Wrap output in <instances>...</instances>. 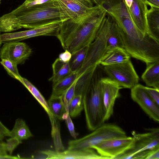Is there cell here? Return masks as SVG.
Returning <instances> with one entry per match:
<instances>
[{"mask_svg": "<svg viewBox=\"0 0 159 159\" xmlns=\"http://www.w3.org/2000/svg\"><path fill=\"white\" fill-rule=\"evenodd\" d=\"M133 141L130 147L115 159H132L141 152L159 147V129H151L150 132L143 134L132 132Z\"/></svg>", "mask_w": 159, "mask_h": 159, "instance_id": "52a82bcc", "label": "cell"}, {"mask_svg": "<svg viewBox=\"0 0 159 159\" xmlns=\"http://www.w3.org/2000/svg\"><path fill=\"white\" fill-rule=\"evenodd\" d=\"M19 156H12L7 154L0 155V159H20Z\"/></svg>", "mask_w": 159, "mask_h": 159, "instance_id": "8d00e7d4", "label": "cell"}, {"mask_svg": "<svg viewBox=\"0 0 159 159\" xmlns=\"http://www.w3.org/2000/svg\"><path fill=\"white\" fill-rule=\"evenodd\" d=\"M77 78V73L72 72L67 76L53 84L51 97H61Z\"/></svg>", "mask_w": 159, "mask_h": 159, "instance_id": "44dd1931", "label": "cell"}, {"mask_svg": "<svg viewBox=\"0 0 159 159\" xmlns=\"http://www.w3.org/2000/svg\"><path fill=\"white\" fill-rule=\"evenodd\" d=\"M72 54L67 50L61 53L59 55L58 59L64 63H69Z\"/></svg>", "mask_w": 159, "mask_h": 159, "instance_id": "d6a6232c", "label": "cell"}, {"mask_svg": "<svg viewBox=\"0 0 159 159\" xmlns=\"http://www.w3.org/2000/svg\"><path fill=\"white\" fill-rule=\"evenodd\" d=\"M82 0L85 1L89 2H92L91 1V0Z\"/></svg>", "mask_w": 159, "mask_h": 159, "instance_id": "b9f144b4", "label": "cell"}, {"mask_svg": "<svg viewBox=\"0 0 159 159\" xmlns=\"http://www.w3.org/2000/svg\"><path fill=\"white\" fill-rule=\"evenodd\" d=\"M103 71L100 65H98L89 85L82 95L86 125L91 131L94 130L105 121L106 111L101 83Z\"/></svg>", "mask_w": 159, "mask_h": 159, "instance_id": "3957f363", "label": "cell"}, {"mask_svg": "<svg viewBox=\"0 0 159 159\" xmlns=\"http://www.w3.org/2000/svg\"><path fill=\"white\" fill-rule=\"evenodd\" d=\"M147 34L159 42V8L150 7L146 15Z\"/></svg>", "mask_w": 159, "mask_h": 159, "instance_id": "ac0fdd59", "label": "cell"}, {"mask_svg": "<svg viewBox=\"0 0 159 159\" xmlns=\"http://www.w3.org/2000/svg\"><path fill=\"white\" fill-rule=\"evenodd\" d=\"M159 147L150 150L146 159H159Z\"/></svg>", "mask_w": 159, "mask_h": 159, "instance_id": "836d02e7", "label": "cell"}, {"mask_svg": "<svg viewBox=\"0 0 159 159\" xmlns=\"http://www.w3.org/2000/svg\"><path fill=\"white\" fill-rule=\"evenodd\" d=\"M133 139L132 137L127 136L109 139L101 142L92 148L107 159H115L130 147Z\"/></svg>", "mask_w": 159, "mask_h": 159, "instance_id": "30bf717a", "label": "cell"}, {"mask_svg": "<svg viewBox=\"0 0 159 159\" xmlns=\"http://www.w3.org/2000/svg\"><path fill=\"white\" fill-rule=\"evenodd\" d=\"M132 19L138 28L147 34L146 15L147 5L143 0H124Z\"/></svg>", "mask_w": 159, "mask_h": 159, "instance_id": "9a60e30c", "label": "cell"}, {"mask_svg": "<svg viewBox=\"0 0 159 159\" xmlns=\"http://www.w3.org/2000/svg\"><path fill=\"white\" fill-rule=\"evenodd\" d=\"M131 97L144 112L153 120L159 122V106L149 96L143 86L137 84L131 89Z\"/></svg>", "mask_w": 159, "mask_h": 159, "instance_id": "7c38bea8", "label": "cell"}, {"mask_svg": "<svg viewBox=\"0 0 159 159\" xmlns=\"http://www.w3.org/2000/svg\"><path fill=\"white\" fill-rule=\"evenodd\" d=\"M52 0H26L23 4L16 9L19 10L35 5L40 4Z\"/></svg>", "mask_w": 159, "mask_h": 159, "instance_id": "4dcf8cb0", "label": "cell"}, {"mask_svg": "<svg viewBox=\"0 0 159 159\" xmlns=\"http://www.w3.org/2000/svg\"><path fill=\"white\" fill-rule=\"evenodd\" d=\"M1 0H0V4H1Z\"/></svg>", "mask_w": 159, "mask_h": 159, "instance_id": "7bdbcfd3", "label": "cell"}, {"mask_svg": "<svg viewBox=\"0 0 159 159\" xmlns=\"http://www.w3.org/2000/svg\"><path fill=\"white\" fill-rule=\"evenodd\" d=\"M33 136L25 122L21 119H17L12 129L10 131V137H14L20 141L26 140Z\"/></svg>", "mask_w": 159, "mask_h": 159, "instance_id": "7402d4cb", "label": "cell"}, {"mask_svg": "<svg viewBox=\"0 0 159 159\" xmlns=\"http://www.w3.org/2000/svg\"><path fill=\"white\" fill-rule=\"evenodd\" d=\"M32 52L26 43L20 42L4 43L0 49L1 59H7L17 65L24 64Z\"/></svg>", "mask_w": 159, "mask_h": 159, "instance_id": "8fae6325", "label": "cell"}, {"mask_svg": "<svg viewBox=\"0 0 159 159\" xmlns=\"http://www.w3.org/2000/svg\"><path fill=\"white\" fill-rule=\"evenodd\" d=\"M62 22L55 23L30 30L1 34L2 43L14 42L40 36H53L57 37Z\"/></svg>", "mask_w": 159, "mask_h": 159, "instance_id": "ba28073f", "label": "cell"}, {"mask_svg": "<svg viewBox=\"0 0 159 159\" xmlns=\"http://www.w3.org/2000/svg\"><path fill=\"white\" fill-rule=\"evenodd\" d=\"M62 16V21L68 19L78 21L94 7L92 2L82 0H56Z\"/></svg>", "mask_w": 159, "mask_h": 159, "instance_id": "9c48e42d", "label": "cell"}, {"mask_svg": "<svg viewBox=\"0 0 159 159\" xmlns=\"http://www.w3.org/2000/svg\"><path fill=\"white\" fill-rule=\"evenodd\" d=\"M103 70L108 78L122 88L131 89L138 84L139 77L130 59L104 66Z\"/></svg>", "mask_w": 159, "mask_h": 159, "instance_id": "8992f818", "label": "cell"}, {"mask_svg": "<svg viewBox=\"0 0 159 159\" xmlns=\"http://www.w3.org/2000/svg\"><path fill=\"white\" fill-rule=\"evenodd\" d=\"M93 4H95V5H99V0H91Z\"/></svg>", "mask_w": 159, "mask_h": 159, "instance_id": "f35d334b", "label": "cell"}, {"mask_svg": "<svg viewBox=\"0 0 159 159\" xmlns=\"http://www.w3.org/2000/svg\"><path fill=\"white\" fill-rule=\"evenodd\" d=\"M52 75L49 80L54 84L68 76L72 72L69 63H64L57 58L52 65Z\"/></svg>", "mask_w": 159, "mask_h": 159, "instance_id": "ffe728a7", "label": "cell"}, {"mask_svg": "<svg viewBox=\"0 0 159 159\" xmlns=\"http://www.w3.org/2000/svg\"><path fill=\"white\" fill-rule=\"evenodd\" d=\"M147 67L141 78L146 84L159 89V61L146 65Z\"/></svg>", "mask_w": 159, "mask_h": 159, "instance_id": "d6986e66", "label": "cell"}, {"mask_svg": "<svg viewBox=\"0 0 159 159\" xmlns=\"http://www.w3.org/2000/svg\"><path fill=\"white\" fill-rule=\"evenodd\" d=\"M0 63L10 76L18 81L21 78L18 72L17 65L16 63L5 59L1 60Z\"/></svg>", "mask_w": 159, "mask_h": 159, "instance_id": "4316f807", "label": "cell"}, {"mask_svg": "<svg viewBox=\"0 0 159 159\" xmlns=\"http://www.w3.org/2000/svg\"><path fill=\"white\" fill-rule=\"evenodd\" d=\"M29 91L35 99L40 103L47 113L51 125L52 129H54L59 125L57 119L51 112L49 107L48 102L38 89L30 81L22 77L19 80Z\"/></svg>", "mask_w": 159, "mask_h": 159, "instance_id": "2e32d148", "label": "cell"}, {"mask_svg": "<svg viewBox=\"0 0 159 159\" xmlns=\"http://www.w3.org/2000/svg\"><path fill=\"white\" fill-rule=\"evenodd\" d=\"M144 2L150 7L159 8V0H143Z\"/></svg>", "mask_w": 159, "mask_h": 159, "instance_id": "d590c367", "label": "cell"}, {"mask_svg": "<svg viewBox=\"0 0 159 159\" xmlns=\"http://www.w3.org/2000/svg\"><path fill=\"white\" fill-rule=\"evenodd\" d=\"M48 102L50 109L54 116L58 120H62V116L66 112L61 96L50 97Z\"/></svg>", "mask_w": 159, "mask_h": 159, "instance_id": "cb8c5ba5", "label": "cell"}, {"mask_svg": "<svg viewBox=\"0 0 159 159\" xmlns=\"http://www.w3.org/2000/svg\"><path fill=\"white\" fill-rule=\"evenodd\" d=\"M80 78H77L70 86L61 96L62 100L66 112H68L70 103L75 95V90L76 83Z\"/></svg>", "mask_w": 159, "mask_h": 159, "instance_id": "83f0119b", "label": "cell"}, {"mask_svg": "<svg viewBox=\"0 0 159 159\" xmlns=\"http://www.w3.org/2000/svg\"><path fill=\"white\" fill-rule=\"evenodd\" d=\"M65 120L67 127L71 136L75 139H76L78 134L75 131L74 124L69 113Z\"/></svg>", "mask_w": 159, "mask_h": 159, "instance_id": "1f68e13d", "label": "cell"}, {"mask_svg": "<svg viewBox=\"0 0 159 159\" xmlns=\"http://www.w3.org/2000/svg\"><path fill=\"white\" fill-rule=\"evenodd\" d=\"M62 22L56 0L19 10L14 9L0 17V31L10 32L23 28L32 29Z\"/></svg>", "mask_w": 159, "mask_h": 159, "instance_id": "7a4b0ae2", "label": "cell"}, {"mask_svg": "<svg viewBox=\"0 0 159 159\" xmlns=\"http://www.w3.org/2000/svg\"><path fill=\"white\" fill-rule=\"evenodd\" d=\"M47 159H107L99 155L93 148L69 149L57 151L51 150H42L39 152Z\"/></svg>", "mask_w": 159, "mask_h": 159, "instance_id": "4fadbf2b", "label": "cell"}, {"mask_svg": "<svg viewBox=\"0 0 159 159\" xmlns=\"http://www.w3.org/2000/svg\"><path fill=\"white\" fill-rule=\"evenodd\" d=\"M115 48L124 49V44L118 26L112 20L107 43V50Z\"/></svg>", "mask_w": 159, "mask_h": 159, "instance_id": "603a6c76", "label": "cell"}, {"mask_svg": "<svg viewBox=\"0 0 159 159\" xmlns=\"http://www.w3.org/2000/svg\"><path fill=\"white\" fill-rule=\"evenodd\" d=\"M5 143L0 141V155L7 154Z\"/></svg>", "mask_w": 159, "mask_h": 159, "instance_id": "74e56055", "label": "cell"}, {"mask_svg": "<svg viewBox=\"0 0 159 159\" xmlns=\"http://www.w3.org/2000/svg\"><path fill=\"white\" fill-rule=\"evenodd\" d=\"M0 47L1 46V45H2V41H1V34H0Z\"/></svg>", "mask_w": 159, "mask_h": 159, "instance_id": "60d3db41", "label": "cell"}, {"mask_svg": "<svg viewBox=\"0 0 159 159\" xmlns=\"http://www.w3.org/2000/svg\"><path fill=\"white\" fill-rule=\"evenodd\" d=\"M10 131L0 120V134L4 137H9Z\"/></svg>", "mask_w": 159, "mask_h": 159, "instance_id": "e575fe53", "label": "cell"}, {"mask_svg": "<svg viewBox=\"0 0 159 159\" xmlns=\"http://www.w3.org/2000/svg\"><path fill=\"white\" fill-rule=\"evenodd\" d=\"M130 57L124 49L115 48L107 50L98 65L104 66L120 63L130 60Z\"/></svg>", "mask_w": 159, "mask_h": 159, "instance_id": "e0dca14e", "label": "cell"}, {"mask_svg": "<svg viewBox=\"0 0 159 159\" xmlns=\"http://www.w3.org/2000/svg\"><path fill=\"white\" fill-rule=\"evenodd\" d=\"M127 136L125 132L119 126L111 124H103L89 134L78 139L69 140L68 149L92 148L104 141Z\"/></svg>", "mask_w": 159, "mask_h": 159, "instance_id": "5b68a950", "label": "cell"}, {"mask_svg": "<svg viewBox=\"0 0 159 159\" xmlns=\"http://www.w3.org/2000/svg\"><path fill=\"white\" fill-rule=\"evenodd\" d=\"M143 88L150 98L159 106V89L144 86Z\"/></svg>", "mask_w": 159, "mask_h": 159, "instance_id": "f546056e", "label": "cell"}, {"mask_svg": "<svg viewBox=\"0 0 159 159\" xmlns=\"http://www.w3.org/2000/svg\"><path fill=\"white\" fill-rule=\"evenodd\" d=\"M83 109L82 96L75 94L69 105L68 112L70 116L71 117L79 116Z\"/></svg>", "mask_w": 159, "mask_h": 159, "instance_id": "484cf974", "label": "cell"}, {"mask_svg": "<svg viewBox=\"0 0 159 159\" xmlns=\"http://www.w3.org/2000/svg\"><path fill=\"white\" fill-rule=\"evenodd\" d=\"M112 19L108 15L104 17L93 41L89 46L84 61L77 72V78L81 77L98 62L107 51V43Z\"/></svg>", "mask_w": 159, "mask_h": 159, "instance_id": "277c9868", "label": "cell"}, {"mask_svg": "<svg viewBox=\"0 0 159 159\" xmlns=\"http://www.w3.org/2000/svg\"><path fill=\"white\" fill-rule=\"evenodd\" d=\"M22 142L16 137H10L5 143L6 148L10 155H11L15 149Z\"/></svg>", "mask_w": 159, "mask_h": 159, "instance_id": "f1b7e54d", "label": "cell"}, {"mask_svg": "<svg viewBox=\"0 0 159 159\" xmlns=\"http://www.w3.org/2000/svg\"><path fill=\"white\" fill-rule=\"evenodd\" d=\"M88 46L84 47L72 54L69 62L71 70L76 72L82 66L85 57Z\"/></svg>", "mask_w": 159, "mask_h": 159, "instance_id": "d4e9b609", "label": "cell"}, {"mask_svg": "<svg viewBox=\"0 0 159 159\" xmlns=\"http://www.w3.org/2000/svg\"><path fill=\"white\" fill-rule=\"evenodd\" d=\"M106 15L101 5H95L78 21L69 19L62 21L57 38L63 49L72 54L89 46L95 39Z\"/></svg>", "mask_w": 159, "mask_h": 159, "instance_id": "6da1fadb", "label": "cell"}, {"mask_svg": "<svg viewBox=\"0 0 159 159\" xmlns=\"http://www.w3.org/2000/svg\"><path fill=\"white\" fill-rule=\"evenodd\" d=\"M103 100L106 111L105 121L112 115L115 101L120 97V90L122 89L108 77H103L101 80Z\"/></svg>", "mask_w": 159, "mask_h": 159, "instance_id": "5bb4252c", "label": "cell"}, {"mask_svg": "<svg viewBox=\"0 0 159 159\" xmlns=\"http://www.w3.org/2000/svg\"><path fill=\"white\" fill-rule=\"evenodd\" d=\"M4 136L0 134V141H2L4 138Z\"/></svg>", "mask_w": 159, "mask_h": 159, "instance_id": "ab89813d", "label": "cell"}]
</instances>
